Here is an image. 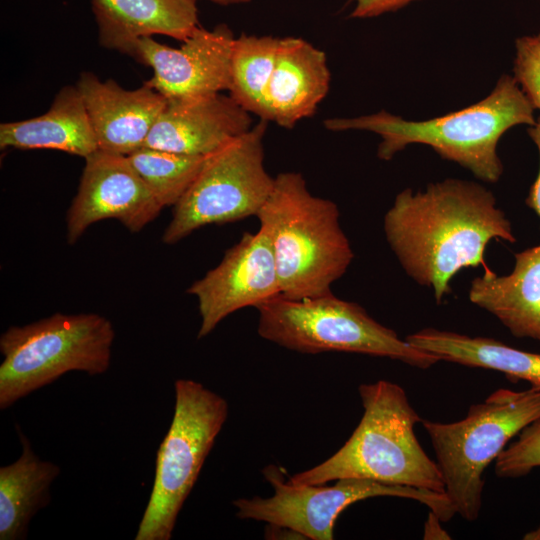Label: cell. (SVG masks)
Here are the masks:
<instances>
[{"mask_svg": "<svg viewBox=\"0 0 540 540\" xmlns=\"http://www.w3.org/2000/svg\"><path fill=\"white\" fill-rule=\"evenodd\" d=\"M383 228L400 265L437 303L463 268L482 265L493 239L515 242L510 221L493 193L467 180L445 179L424 191L402 190L386 212Z\"/></svg>", "mask_w": 540, "mask_h": 540, "instance_id": "obj_1", "label": "cell"}, {"mask_svg": "<svg viewBox=\"0 0 540 540\" xmlns=\"http://www.w3.org/2000/svg\"><path fill=\"white\" fill-rule=\"evenodd\" d=\"M534 110L515 78L502 75L487 97L443 116L411 121L381 110L358 117L329 118L324 127L377 134L381 139L377 156L385 161L411 144L427 145L478 179L495 183L503 173L497 153L500 138L514 126L534 125Z\"/></svg>", "mask_w": 540, "mask_h": 540, "instance_id": "obj_2", "label": "cell"}, {"mask_svg": "<svg viewBox=\"0 0 540 540\" xmlns=\"http://www.w3.org/2000/svg\"><path fill=\"white\" fill-rule=\"evenodd\" d=\"M362 418L344 445L324 462L295 474L292 484H325L343 478L444 492L440 470L420 445L423 421L398 384L379 380L358 387Z\"/></svg>", "mask_w": 540, "mask_h": 540, "instance_id": "obj_3", "label": "cell"}, {"mask_svg": "<svg viewBox=\"0 0 540 540\" xmlns=\"http://www.w3.org/2000/svg\"><path fill=\"white\" fill-rule=\"evenodd\" d=\"M337 205L313 195L299 172H282L257 214L267 233L281 295L290 299L331 293L354 253L339 222Z\"/></svg>", "mask_w": 540, "mask_h": 540, "instance_id": "obj_4", "label": "cell"}, {"mask_svg": "<svg viewBox=\"0 0 540 540\" xmlns=\"http://www.w3.org/2000/svg\"><path fill=\"white\" fill-rule=\"evenodd\" d=\"M540 419V388L523 391L500 388L483 402L470 406L455 422L423 420L434 449L444 493L466 521L481 511L483 473L508 442L527 425Z\"/></svg>", "mask_w": 540, "mask_h": 540, "instance_id": "obj_5", "label": "cell"}, {"mask_svg": "<svg viewBox=\"0 0 540 540\" xmlns=\"http://www.w3.org/2000/svg\"><path fill=\"white\" fill-rule=\"evenodd\" d=\"M115 330L96 313H55L0 337V409L71 371L104 374L111 364Z\"/></svg>", "mask_w": 540, "mask_h": 540, "instance_id": "obj_6", "label": "cell"}, {"mask_svg": "<svg viewBox=\"0 0 540 540\" xmlns=\"http://www.w3.org/2000/svg\"><path fill=\"white\" fill-rule=\"evenodd\" d=\"M256 309L259 336L299 353H359L398 360L419 369L441 361L399 338L359 304L332 292L301 299L279 295Z\"/></svg>", "mask_w": 540, "mask_h": 540, "instance_id": "obj_7", "label": "cell"}, {"mask_svg": "<svg viewBox=\"0 0 540 540\" xmlns=\"http://www.w3.org/2000/svg\"><path fill=\"white\" fill-rule=\"evenodd\" d=\"M170 427L161 442L151 494L135 540H169L229 414L228 402L200 382L178 379Z\"/></svg>", "mask_w": 540, "mask_h": 540, "instance_id": "obj_8", "label": "cell"}, {"mask_svg": "<svg viewBox=\"0 0 540 540\" xmlns=\"http://www.w3.org/2000/svg\"><path fill=\"white\" fill-rule=\"evenodd\" d=\"M267 121L206 156L205 162L173 209L162 240L174 244L210 224L257 216L274 187L264 165Z\"/></svg>", "mask_w": 540, "mask_h": 540, "instance_id": "obj_9", "label": "cell"}, {"mask_svg": "<svg viewBox=\"0 0 540 540\" xmlns=\"http://www.w3.org/2000/svg\"><path fill=\"white\" fill-rule=\"evenodd\" d=\"M273 487L271 497L238 498L233 501L236 516L288 527L305 539L332 540L338 516L350 505L372 497L391 496L419 501L442 522L450 521L456 510L444 492L410 486L385 484L368 479L343 478L334 485L292 484L285 481L275 465L263 469Z\"/></svg>", "mask_w": 540, "mask_h": 540, "instance_id": "obj_10", "label": "cell"}, {"mask_svg": "<svg viewBox=\"0 0 540 540\" xmlns=\"http://www.w3.org/2000/svg\"><path fill=\"white\" fill-rule=\"evenodd\" d=\"M196 297L201 324L197 338L211 333L230 314L281 295L275 257L267 233L245 232L220 263L187 289Z\"/></svg>", "mask_w": 540, "mask_h": 540, "instance_id": "obj_11", "label": "cell"}, {"mask_svg": "<svg viewBox=\"0 0 540 540\" xmlns=\"http://www.w3.org/2000/svg\"><path fill=\"white\" fill-rule=\"evenodd\" d=\"M234 39L224 24L213 30L199 26L180 48L141 38L131 57L152 68L145 84L167 101L193 100L228 90Z\"/></svg>", "mask_w": 540, "mask_h": 540, "instance_id": "obj_12", "label": "cell"}, {"mask_svg": "<svg viewBox=\"0 0 540 540\" xmlns=\"http://www.w3.org/2000/svg\"><path fill=\"white\" fill-rule=\"evenodd\" d=\"M84 159L78 191L67 212L69 244L76 243L90 225L107 218L139 232L163 209L127 155L98 149Z\"/></svg>", "mask_w": 540, "mask_h": 540, "instance_id": "obj_13", "label": "cell"}, {"mask_svg": "<svg viewBox=\"0 0 540 540\" xmlns=\"http://www.w3.org/2000/svg\"><path fill=\"white\" fill-rule=\"evenodd\" d=\"M84 101L99 150L129 155L144 146L167 104L159 92L143 84L133 90L114 80L81 73L75 84Z\"/></svg>", "mask_w": 540, "mask_h": 540, "instance_id": "obj_14", "label": "cell"}, {"mask_svg": "<svg viewBox=\"0 0 540 540\" xmlns=\"http://www.w3.org/2000/svg\"><path fill=\"white\" fill-rule=\"evenodd\" d=\"M250 114L221 93L167 101L143 147L207 156L251 129Z\"/></svg>", "mask_w": 540, "mask_h": 540, "instance_id": "obj_15", "label": "cell"}, {"mask_svg": "<svg viewBox=\"0 0 540 540\" xmlns=\"http://www.w3.org/2000/svg\"><path fill=\"white\" fill-rule=\"evenodd\" d=\"M324 51L298 37H282L264 94L262 120L293 128L315 114L330 86Z\"/></svg>", "mask_w": 540, "mask_h": 540, "instance_id": "obj_16", "label": "cell"}, {"mask_svg": "<svg viewBox=\"0 0 540 540\" xmlns=\"http://www.w3.org/2000/svg\"><path fill=\"white\" fill-rule=\"evenodd\" d=\"M101 46L132 55L137 41L165 35L181 42L199 27L197 0H90Z\"/></svg>", "mask_w": 540, "mask_h": 540, "instance_id": "obj_17", "label": "cell"}, {"mask_svg": "<svg viewBox=\"0 0 540 540\" xmlns=\"http://www.w3.org/2000/svg\"><path fill=\"white\" fill-rule=\"evenodd\" d=\"M468 297L513 336L540 341V245L516 253L508 275L485 270L472 280Z\"/></svg>", "mask_w": 540, "mask_h": 540, "instance_id": "obj_18", "label": "cell"}, {"mask_svg": "<svg viewBox=\"0 0 540 540\" xmlns=\"http://www.w3.org/2000/svg\"><path fill=\"white\" fill-rule=\"evenodd\" d=\"M0 148L50 149L86 158L98 150L84 101L76 85H66L42 115L0 125Z\"/></svg>", "mask_w": 540, "mask_h": 540, "instance_id": "obj_19", "label": "cell"}, {"mask_svg": "<svg viewBox=\"0 0 540 540\" xmlns=\"http://www.w3.org/2000/svg\"><path fill=\"white\" fill-rule=\"evenodd\" d=\"M22 451L16 461L0 467V540L27 538L31 519L51 500L50 487L60 467L41 460L17 426Z\"/></svg>", "mask_w": 540, "mask_h": 540, "instance_id": "obj_20", "label": "cell"}, {"mask_svg": "<svg viewBox=\"0 0 540 540\" xmlns=\"http://www.w3.org/2000/svg\"><path fill=\"white\" fill-rule=\"evenodd\" d=\"M405 340L441 360L499 371L510 379L524 380L540 388V353L516 349L489 337L434 328L409 334Z\"/></svg>", "mask_w": 540, "mask_h": 540, "instance_id": "obj_21", "label": "cell"}, {"mask_svg": "<svg viewBox=\"0 0 540 540\" xmlns=\"http://www.w3.org/2000/svg\"><path fill=\"white\" fill-rule=\"evenodd\" d=\"M281 38L242 34L235 37L229 95L246 111L261 117L264 94L273 72Z\"/></svg>", "mask_w": 540, "mask_h": 540, "instance_id": "obj_22", "label": "cell"}, {"mask_svg": "<svg viewBox=\"0 0 540 540\" xmlns=\"http://www.w3.org/2000/svg\"><path fill=\"white\" fill-rule=\"evenodd\" d=\"M127 157L163 208L177 204L206 159L149 147H141Z\"/></svg>", "mask_w": 540, "mask_h": 540, "instance_id": "obj_23", "label": "cell"}, {"mask_svg": "<svg viewBox=\"0 0 540 540\" xmlns=\"http://www.w3.org/2000/svg\"><path fill=\"white\" fill-rule=\"evenodd\" d=\"M540 467V419L527 425L517 439L507 445L495 460V473L501 478L527 475Z\"/></svg>", "mask_w": 540, "mask_h": 540, "instance_id": "obj_24", "label": "cell"}, {"mask_svg": "<svg viewBox=\"0 0 540 540\" xmlns=\"http://www.w3.org/2000/svg\"><path fill=\"white\" fill-rule=\"evenodd\" d=\"M513 77L534 107L540 110V34L515 41Z\"/></svg>", "mask_w": 540, "mask_h": 540, "instance_id": "obj_25", "label": "cell"}, {"mask_svg": "<svg viewBox=\"0 0 540 540\" xmlns=\"http://www.w3.org/2000/svg\"><path fill=\"white\" fill-rule=\"evenodd\" d=\"M354 8L350 14L352 18H372L389 12H395L420 0H350Z\"/></svg>", "mask_w": 540, "mask_h": 540, "instance_id": "obj_26", "label": "cell"}, {"mask_svg": "<svg viewBox=\"0 0 540 540\" xmlns=\"http://www.w3.org/2000/svg\"><path fill=\"white\" fill-rule=\"evenodd\" d=\"M528 134L538 149L540 161V117L536 119L534 125L530 126ZM526 204L540 217V164L538 175L527 195Z\"/></svg>", "mask_w": 540, "mask_h": 540, "instance_id": "obj_27", "label": "cell"}, {"mask_svg": "<svg viewBox=\"0 0 540 540\" xmlns=\"http://www.w3.org/2000/svg\"><path fill=\"white\" fill-rule=\"evenodd\" d=\"M441 520L433 512H429L424 524V539H450L449 534L441 527Z\"/></svg>", "mask_w": 540, "mask_h": 540, "instance_id": "obj_28", "label": "cell"}, {"mask_svg": "<svg viewBox=\"0 0 540 540\" xmlns=\"http://www.w3.org/2000/svg\"><path fill=\"white\" fill-rule=\"evenodd\" d=\"M266 539H305L298 532L280 525L267 523L265 530Z\"/></svg>", "mask_w": 540, "mask_h": 540, "instance_id": "obj_29", "label": "cell"}, {"mask_svg": "<svg viewBox=\"0 0 540 540\" xmlns=\"http://www.w3.org/2000/svg\"><path fill=\"white\" fill-rule=\"evenodd\" d=\"M220 5H230L249 2L250 0H209Z\"/></svg>", "mask_w": 540, "mask_h": 540, "instance_id": "obj_30", "label": "cell"}]
</instances>
